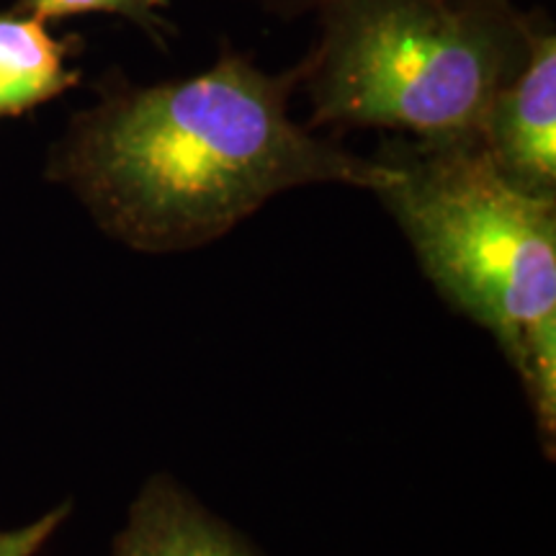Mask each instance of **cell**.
Instances as JSON below:
<instances>
[{
  "label": "cell",
  "instance_id": "1",
  "mask_svg": "<svg viewBox=\"0 0 556 556\" xmlns=\"http://www.w3.org/2000/svg\"><path fill=\"white\" fill-rule=\"evenodd\" d=\"M299 70L276 75L225 47L204 73L135 86L111 78L54 148L50 176L139 253L225 238L278 193L315 184L377 191L394 178L291 119Z\"/></svg>",
  "mask_w": 556,
  "mask_h": 556
},
{
  "label": "cell",
  "instance_id": "2",
  "mask_svg": "<svg viewBox=\"0 0 556 556\" xmlns=\"http://www.w3.org/2000/svg\"><path fill=\"white\" fill-rule=\"evenodd\" d=\"M377 193L441 296L492 332L523 379L548 451L556 435V199L516 189L479 139H389Z\"/></svg>",
  "mask_w": 556,
  "mask_h": 556
},
{
  "label": "cell",
  "instance_id": "3",
  "mask_svg": "<svg viewBox=\"0 0 556 556\" xmlns=\"http://www.w3.org/2000/svg\"><path fill=\"white\" fill-rule=\"evenodd\" d=\"M315 11L317 39L296 65L309 129L479 139L528 60V13L513 0H319Z\"/></svg>",
  "mask_w": 556,
  "mask_h": 556
},
{
  "label": "cell",
  "instance_id": "4",
  "mask_svg": "<svg viewBox=\"0 0 556 556\" xmlns=\"http://www.w3.org/2000/svg\"><path fill=\"white\" fill-rule=\"evenodd\" d=\"M479 144L516 189L556 199V29L528 13V60L486 109Z\"/></svg>",
  "mask_w": 556,
  "mask_h": 556
},
{
  "label": "cell",
  "instance_id": "5",
  "mask_svg": "<svg viewBox=\"0 0 556 556\" xmlns=\"http://www.w3.org/2000/svg\"><path fill=\"white\" fill-rule=\"evenodd\" d=\"M114 556H258L253 546L168 477H152L131 503Z\"/></svg>",
  "mask_w": 556,
  "mask_h": 556
},
{
  "label": "cell",
  "instance_id": "6",
  "mask_svg": "<svg viewBox=\"0 0 556 556\" xmlns=\"http://www.w3.org/2000/svg\"><path fill=\"white\" fill-rule=\"evenodd\" d=\"M80 37H54L50 24L29 13H0V119L21 116L80 83L67 62Z\"/></svg>",
  "mask_w": 556,
  "mask_h": 556
},
{
  "label": "cell",
  "instance_id": "7",
  "mask_svg": "<svg viewBox=\"0 0 556 556\" xmlns=\"http://www.w3.org/2000/svg\"><path fill=\"white\" fill-rule=\"evenodd\" d=\"M168 0H18L13 11L29 13V16L54 24V21L80 16V13H109L137 26L157 45L160 50L168 47V39L176 34L173 24L165 18Z\"/></svg>",
  "mask_w": 556,
  "mask_h": 556
},
{
  "label": "cell",
  "instance_id": "8",
  "mask_svg": "<svg viewBox=\"0 0 556 556\" xmlns=\"http://www.w3.org/2000/svg\"><path fill=\"white\" fill-rule=\"evenodd\" d=\"M70 505L47 513L45 518L34 520L31 526L18 528V531H0V556H37L41 546L50 541L62 520L67 518Z\"/></svg>",
  "mask_w": 556,
  "mask_h": 556
},
{
  "label": "cell",
  "instance_id": "9",
  "mask_svg": "<svg viewBox=\"0 0 556 556\" xmlns=\"http://www.w3.org/2000/svg\"><path fill=\"white\" fill-rule=\"evenodd\" d=\"M274 9H291V11H307L315 9L319 0H266Z\"/></svg>",
  "mask_w": 556,
  "mask_h": 556
}]
</instances>
